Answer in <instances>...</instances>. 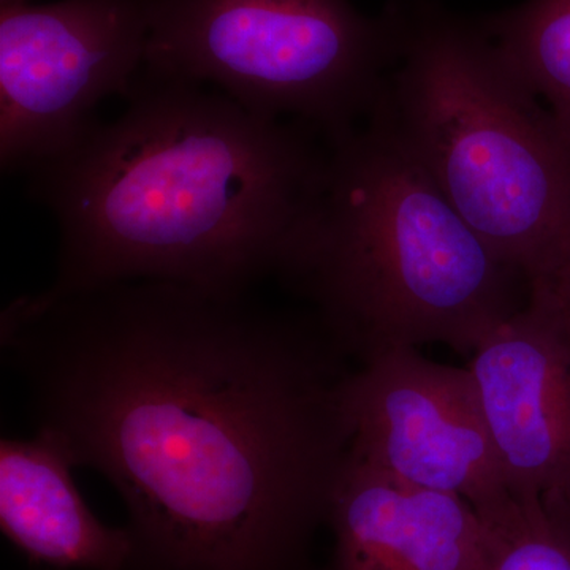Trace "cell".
I'll use <instances>...</instances> for the list:
<instances>
[{
	"label": "cell",
	"instance_id": "obj_7",
	"mask_svg": "<svg viewBox=\"0 0 570 570\" xmlns=\"http://www.w3.org/2000/svg\"><path fill=\"white\" fill-rule=\"evenodd\" d=\"M351 456L393 478L463 498L489 527L515 501L468 367L401 348L352 371Z\"/></svg>",
	"mask_w": 570,
	"mask_h": 570
},
{
	"label": "cell",
	"instance_id": "obj_2",
	"mask_svg": "<svg viewBox=\"0 0 570 570\" xmlns=\"http://www.w3.org/2000/svg\"><path fill=\"white\" fill-rule=\"evenodd\" d=\"M127 99L116 121L29 171L59 228L55 281L37 295L138 281L247 295L279 275L324 193L317 134L148 75Z\"/></svg>",
	"mask_w": 570,
	"mask_h": 570
},
{
	"label": "cell",
	"instance_id": "obj_10",
	"mask_svg": "<svg viewBox=\"0 0 570 570\" xmlns=\"http://www.w3.org/2000/svg\"><path fill=\"white\" fill-rule=\"evenodd\" d=\"M73 461L58 438L0 444V528L32 564L52 570H132L127 528L102 523L77 489Z\"/></svg>",
	"mask_w": 570,
	"mask_h": 570
},
{
	"label": "cell",
	"instance_id": "obj_6",
	"mask_svg": "<svg viewBox=\"0 0 570 570\" xmlns=\"http://www.w3.org/2000/svg\"><path fill=\"white\" fill-rule=\"evenodd\" d=\"M146 0L9 3L0 10V163L32 171L69 151L107 97L145 66Z\"/></svg>",
	"mask_w": 570,
	"mask_h": 570
},
{
	"label": "cell",
	"instance_id": "obj_11",
	"mask_svg": "<svg viewBox=\"0 0 570 570\" xmlns=\"http://www.w3.org/2000/svg\"><path fill=\"white\" fill-rule=\"evenodd\" d=\"M480 20L570 138V0H527Z\"/></svg>",
	"mask_w": 570,
	"mask_h": 570
},
{
	"label": "cell",
	"instance_id": "obj_5",
	"mask_svg": "<svg viewBox=\"0 0 570 570\" xmlns=\"http://www.w3.org/2000/svg\"><path fill=\"white\" fill-rule=\"evenodd\" d=\"M145 75L213 82L247 110L330 142L374 111L396 58L387 10L348 0H146Z\"/></svg>",
	"mask_w": 570,
	"mask_h": 570
},
{
	"label": "cell",
	"instance_id": "obj_13",
	"mask_svg": "<svg viewBox=\"0 0 570 570\" xmlns=\"http://www.w3.org/2000/svg\"><path fill=\"white\" fill-rule=\"evenodd\" d=\"M531 284L542 285L549 292L554 305L558 306V309L561 311L562 316L570 325V255L557 272L542 277V279L532 281Z\"/></svg>",
	"mask_w": 570,
	"mask_h": 570
},
{
	"label": "cell",
	"instance_id": "obj_4",
	"mask_svg": "<svg viewBox=\"0 0 570 570\" xmlns=\"http://www.w3.org/2000/svg\"><path fill=\"white\" fill-rule=\"evenodd\" d=\"M396 58L382 119L475 234L528 283L570 255V138L480 18L390 0Z\"/></svg>",
	"mask_w": 570,
	"mask_h": 570
},
{
	"label": "cell",
	"instance_id": "obj_12",
	"mask_svg": "<svg viewBox=\"0 0 570 570\" xmlns=\"http://www.w3.org/2000/svg\"><path fill=\"white\" fill-rule=\"evenodd\" d=\"M487 570H570V510L520 505L489 527Z\"/></svg>",
	"mask_w": 570,
	"mask_h": 570
},
{
	"label": "cell",
	"instance_id": "obj_1",
	"mask_svg": "<svg viewBox=\"0 0 570 570\" xmlns=\"http://www.w3.org/2000/svg\"><path fill=\"white\" fill-rule=\"evenodd\" d=\"M37 430L126 505L132 570H313L352 445L317 318L138 281L2 316Z\"/></svg>",
	"mask_w": 570,
	"mask_h": 570
},
{
	"label": "cell",
	"instance_id": "obj_8",
	"mask_svg": "<svg viewBox=\"0 0 570 570\" xmlns=\"http://www.w3.org/2000/svg\"><path fill=\"white\" fill-rule=\"evenodd\" d=\"M483 414L520 505L570 510V325L549 292L527 303L472 354Z\"/></svg>",
	"mask_w": 570,
	"mask_h": 570
},
{
	"label": "cell",
	"instance_id": "obj_14",
	"mask_svg": "<svg viewBox=\"0 0 570 570\" xmlns=\"http://www.w3.org/2000/svg\"><path fill=\"white\" fill-rule=\"evenodd\" d=\"M18 2H26V0H0V3H2V6H9V3H18Z\"/></svg>",
	"mask_w": 570,
	"mask_h": 570
},
{
	"label": "cell",
	"instance_id": "obj_9",
	"mask_svg": "<svg viewBox=\"0 0 570 570\" xmlns=\"http://www.w3.org/2000/svg\"><path fill=\"white\" fill-rule=\"evenodd\" d=\"M332 570H487L491 531L456 494L422 489L348 453L328 521Z\"/></svg>",
	"mask_w": 570,
	"mask_h": 570
},
{
	"label": "cell",
	"instance_id": "obj_3",
	"mask_svg": "<svg viewBox=\"0 0 570 570\" xmlns=\"http://www.w3.org/2000/svg\"><path fill=\"white\" fill-rule=\"evenodd\" d=\"M330 146L324 193L277 276L360 365L425 344L474 354L527 303V276L377 116Z\"/></svg>",
	"mask_w": 570,
	"mask_h": 570
}]
</instances>
